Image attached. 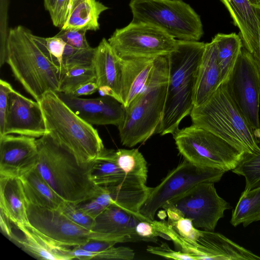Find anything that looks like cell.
<instances>
[{
	"label": "cell",
	"instance_id": "obj_25",
	"mask_svg": "<svg viewBox=\"0 0 260 260\" xmlns=\"http://www.w3.org/2000/svg\"><path fill=\"white\" fill-rule=\"evenodd\" d=\"M109 8L97 0H73L66 22L61 29L95 31L99 19Z\"/></svg>",
	"mask_w": 260,
	"mask_h": 260
},
{
	"label": "cell",
	"instance_id": "obj_41",
	"mask_svg": "<svg viewBox=\"0 0 260 260\" xmlns=\"http://www.w3.org/2000/svg\"><path fill=\"white\" fill-rule=\"evenodd\" d=\"M152 221L150 220H141L137 224L135 232L141 241L155 242L157 240V237H162V234L155 229Z\"/></svg>",
	"mask_w": 260,
	"mask_h": 260
},
{
	"label": "cell",
	"instance_id": "obj_48",
	"mask_svg": "<svg viewBox=\"0 0 260 260\" xmlns=\"http://www.w3.org/2000/svg\"><path fill=\"white\" fill-rule=\"evenodd\" d=\"M252 5L254 9L257 18L259 35L258 48L256 52L252 56L255 61L260 76V5Z\"/></svg>",
	"mask_w": 260,
	"mask_h": 260
},
{
	"label": "cell",
	"instance_id": "obj_19",
	"mask_svg": "<svg viewBox=\"0 0 260 260\" xmlns=\"http://www.w3.org/2000/svg\"><path fill=\"white\" fill-rule=\"evenodd\" d=\"M22 236L15 235L12 241L25 252L39 259L70 260L71 249L59 245L34 230L29 225L16 226Z\"/></svg>",
	"mask_w": 260,
	"mask_h": 260
},
{
	"label": "cell",
	"instance_id": "obj_38",
	"mask_svg": "<svg viewBox=\"0 0 260 260\" xmlns=\"http://www.w3.org/2000/svg\"><path fill=\"white\" fill-rule=\"evenodd\" d=\"M146 250L148 252L159 255L167 258L177 260H197L196 258L181 251H176L172 249L169 245L163 243L160 245L154 246H148Z\"/></svg>",
	"mask_w": 260,
	"mask_h": 260
},
{
	"label": "cell",
	"instance_id": "obj_15",
	"mask_svg": "<svg viewBox=\"0 0 260 260\" xmlns=\"http://www.w3.org/2000/svg\"><path fill=\"white\" fill-rule=\"evenodd\" d=\"M38 157L36 138L13 134L0 137V176L20 177L36 167Z\"/></svg>",
	"mask_w": 260,
	"mask_h": 260
},
{
	"label": "cell",
	"instance_id": "obj_33",
	"mask_svg": "<svg viewBox=\"0 0 260 260\" xmlns=\"http://www.w3.org/2000/svg\"><path fill=\"white\" fill-rule=\"evenodd\" d=\"M32 38L47 58L58 69L60 74L66 43L55 36L44 38L32 34Z\"/></svg>",
	"mask_w": 260,
	"mask_h": 260
},
{
	"label": "cell",
	"instance_id": "obj_10",
	"mask_svg": "<svg viewBox=\"0 0 260 260\" xmlns=\"http://www.w3.org/2000/svg\"><path fill=\"white\" fill-rule=\"evenodd\" d=\"M225 172L222 170L200 167L184 159L169 172L158 185L151 188L140 213L153 220L156 211L168 201L199 183L217 182Z\"/></svg>",
	"mask_w": 260,
	"mask_h": 260
},
{
	"label": "cell",
	"instance_id": "obj_14",
	"mask_svg": "<svg viewBox=\"0 0 260 260\" xmlns=\"http://www.w3.org/2000/svg\"><path fill=\"white\" fill-rule=\"evenodd\" d=\"M47 133L39 102L28 99L12 89L8 95L2 136L16 134L39 138Z\"/></svg>",
	"mask_w": 260,
	"mask_h": 260
},
{
	"label": "cell",
	"instance_id": "obj_40",
	"mask_svg": "<svg viewBox=\"0 0 260 260\" xmlns=\"http://www.w3.org/2000/svg\"><path fill=\"white\" fill-rule=\"evenodd\" d=\"M135 253L133 249L129 247L114 246L101 252L96 253L94 259H123L132 260L134 259Z\"/></svg>",
	"mask_w": 260,
	"mask_h": 260
},
{
	"label": "cell",
	"instance_id": "obj_32",
	"mask_svg": "<svg viewBox=\"0 0 260 260\" xmlns=\"http://www.w3.org/2000/svg\"><path fill=\"white\" fill-rule=\"evenodd\" d=\"M164 209L168 215L167 221L174 230L188 241L199 245L197 242L201 230L194 226L192 220L184 217L178 210L174 208L167 207Z\"/></svg>",
	"mask_w": 260,
	"mask_h": 260
},
{
	"label": "cell",
	"instance_id": "obj_28",
	"mask_svg": "<svg viewBox=\"0 0 260 260\" xmlns=\"http://www.w3.org/2000/svg\"><path fill=\"white\" fill-rule=\"evenodd\" d=\"M257 221H260V186L242 192L230 223L234 226L242 223L246 227Z\"/></svg>",
	"mask_w": 260,
	"mask_h": 260
},
{
	"label": "cell",
	"instance_id": "obj_31",
	"mask_svg": "<svg viewBox=\"0 0 260 260\" xmlns=\"http://www.w3.org/2000/svg\"><path fill=\"white\" fill-rule=\"evenodd\" d=\"M260 147V134L256 135ZM232 172L245 178V190L260 186V152L257 154L243 153L242 157Z\"/></svg>",
	"mask_w": 260,
	"mask_h": 260
},
{
	"label": "cell",
	"instance_id": "obj_24",
	"mask_svg": "<svg viewBox=\"0 0 260 260\" xmlns=\"http://www.w3.org/2000/svg\"><path fill=\"white\" fill-rule=\"evenodd\" d=\"M19 178L27 203L47 208L59 209L65 202L49 186L36 167Z\"/></svg>",
	"mask_w": 260,
	"mask_h": 260
},
{
	"label": "cell",
	"instance_id": "obj_29",
	"mask_svg": "<svg viewBox=\"0 0 260 260\" xmlns=\"http://www.w3.org/2000/svg\"><path fill=\"white\" fill-rule=\"evenodd\" d=\"M115 160L126 175L138 177L147 181V162L137 149H118L114 152Z\"/></svg>",
	"mask_w": 260,
	"mask_h": 260
},
{
	"label": "cell",
	"instance_id": "obj_34",
	"mask_svg": "<svg viewBox=\"0 0 260 260\" xmlns=\"http://www.w3.org/2000/svg\"><path fill=\"white\" fill-rule=\"evenodd\" d=\"M95 50V48L91 47L86 49L77 48L66 44L60 72L74 66H93Z\"/></svg>",
	"mask_w": 260,
	"mask_h": 260
},
{
	"label": "cell",
	"instance_id": "obj_20",
	"mask_svg": "<svg viewBox=\"0 0 260 260\" xmlns=\"http://www.w3.org/2000/svg\"><path fill=\"white\" fill-rule=\"evenodd\" d=\"M217 54V47L213 40L205 43L195 88L194 107L205 102L222 83Z\"/></svg>",
	"mask_w": 260,
	"mask_h": 260
},
{
	"label": "cell",
	"instance_id": "obj_43",
	"mask_svg": "<svg viewBox=\"0 0 260 260\" xmlns=\"http://www.w3.org/2000/svg\"><path fill=\"white\" fill-rule=\"evenodd\" d=\"M78 207L88 216L95 219L106 208L93 198L77 204Z\"/></svg>",
	"mask_w": 260,
	"mask_h": 260
},
{
	"label": "cell",
	"instance_id": "obj_11",
	"mask_svg": "<svg viewBox=\"0 0 260 260\" xmlns=\"http://www.w3.org/2000/svg\"><path fill=\"white\" fill-rule=\"evenodd\" d=\"M178 210L185 217L190 219L194 226L214 231L218 221L224 216L225 210L231 207L220 197L214 183H199L181 194L166 202L162 207Z\"/></svg>",
	"mask_w": 260,
	"mask_h": 260
},
{
	"label": "cell",
	"instance_id": "obj_26",
	"mask_svg": "<svg viewBox=\"0 0 260 260\" xmlns=\"http://www.w3.org/2000/svg\"><path fill=\"white\" fill-rule=\"evenodd\" d=\"M212 40L217 47L218 62L223 83L229 79L233 72L243 46V42L239 35L235 32L218 33Z\"/></svg>",
	"mask_w": 260,
	"mask_h": 260
},
{
	"label": "cell",
	"instance_id": "obj_30",
	"mask_svg": "<svg viewBox=\"0 0 260 260\" xmlns=\"http://www.w3.org/2000/svg\"><path fill=\"white\" fill-rule=\"evenodd\" d=\"M92 81H96L93 66L72 67L60 72L57 92L71 94L81 85Z\"/></svg>",
	"mask_w": 260,
	"mask_h": 260
},
{
	"label": "cell",
	"instance_id": "obj_16",
	"mask_svg": "<svg viewBox=\"0 0 260 260\" xmlns=\"http://www.w3.org/2000/svg\"><path fill=\"white\" fill-rule=\"evenodd\" d=\"M56 92L77 115L91 125L112 124L118 127L124 120L125 107L112 97L83 99L71 94Z\"/></svg>",
	"mask_w": 260,
	"mask_h": 260
},
{
	"label": "cell",
	"instance_id": "obj_17",
	"mask_svg": "<svg viewBox=\"0 0 260 260\" xmlns=\"http://www.w3.org/2000/svg\"><path fill=\"white\" fill-rule=\"evenodd\" d=\"M141 220L150 219L112 205L95 218L91 231L106 234L117 243L141 241L136 233L135 227Z\"/></svg>",
	"mask_w": 260,
	"mask_h": 260
},
{
	"label": "cell",
	"instance_id": "obj_5",
	"mask_svg": "<svg viewBox=\"0 0 260 260\" xmlns=\"http://www.w3.org/2000/svg\"><path fill=\"white\" fill-rule=\"evenodd\" d=\"M168 80L165 56L155 59L151 77L142 91L125 108L123 121L118 126L122 145L132 147L156 133L162 117Z\"/></svg>",
	"mask_w": 260,
	"mask_h": 260
},
{
	"label": "cell",
	"instance_id": "obj_8",
	"mask_svg": "<svg viewBox=\"0 0 260 260\" xmlns=\"http://www.w3.org/2000/svg\"><path fill=\"white\" fill-rule=\"evenodd\" d=\"M173 135L184 159L200 167L232 171L243 154L221 138L194 124L179 129Z\"/></svg>",
	"mask_w": 260,
	"mask_h": 260
},
{
	"label": "cell",
	"instance_id": "obj_7",
	"mask_svg": "<svg viewBox=\"0 0 260 260\" xmlns=\"http://www.w3.org/2000/svg\"><path fill=\"white\" fill-rule=\"evenodd\" d=\"M132 21L155 25L177 40L199 41L204 34L200 16L182 0H131Z\"/></svg>",
	"mask_w": 260,
	"mask_h": 260
},
{
	"label": "cell",
	"instance_id": "obj_36",
	"mask_svg": "<svg viewBox=\"0 0 260 260\" xmlns=\"http://www.w3.org/2000/svg\"><path fill=\"white\" fill-rule=\"evenodd\" d=\"M0 67L6 63L7 41L9 29L8 27L9 0H1Z\"/></svg>",
	"mask_w": 260,
	"mask_h": 260
},
{
	"label": "cell",
	"instance_id": "obj_12",
	"mask_svg": "<svg viewBox=\"0 0 260 260\" xmlns=\"http://www.w3.org/2000/svg\"><path fill=\"white\" fill-rule=\"evenodd\" d=\"M229 92L249 125L260 131V76L255 61L243 46L229 79Z\"/></svg>",
	"mask_w": 260,
	"mask_h": 260
},
{
	"label": "cell",
	"instance_id": "obj_37",
	"mask_svg": "<svg viewBox=\"0 0 260 260\" xmlns=\"http://www.w3.org/2000/svg\"><path fill=\"white\" fill-rule=\"evenodd\" d=\"M86 32L83 30L61 29L55 36L73 47L86 49L90 47L86 38Z\"/></svg>",
	"mask_w": 260,
	"mask_h": 260
},
{
	"label": "cell",
	"instance_id": "obj_6",
	"mask_svg": "<svg viewBox=\"0 0 260 260\" xmlns=\"http://www.w3.org/2000/svg\"><path fill=\"white\" fill-rule=\"evenodd\" d=\"M39 103L48 133L79 164L90 163L105 149L98 131L77 115L56 92H47Z\"/></svg>",
	"mask_w": 260,
	"mask_h": 260
},
{
	"label": "cell",
	"instance_id": "obj_39",
	"mask_svg": "<svg viewBox=\"0 0 260 260\" xmlns=\"http://www.w3.org/2000/svg\"><path fill=\"white\" fill-rule=\"evenodd\" d=\"M73 0H56L49 13L53 24L60 29L68 18Z\"/></svg>",
	"mask_w": 260,
	"mask_h": 260
},
{
	"label": "cell",
	"instance_id": "obj_23",
	"mask_svg": "<svg viewBox=\"0 0 260 260\" xmlns=\"http://www.w3.org/2000/svg\"><path fill=\"white\" fill-rule=\"evenodd\" d=\"M26 204L20 178L0 176V211L15 226L29 225Z\"/></svg>",
	"mask_w": 260,
	"mask_h": 260
},
{
	"label": "cell",
	"instance_id": "obj_3",
	"mask_svg": "<svg viewBox=\"0 0 260 260\" xmlns=\"http://www.w3.org/2000/svg\"><path fill=\"white\" fill-rule=\"evenodd\" d=\"M32 34L20 25L9 29L6 63L16 80L39 102L47 92L59 91V71L39 47Z\"/></svg>",
	"mask_w": 260,
	"mask_h": 260
},
{
	"label": "cell",
	"instance_id": "obj_21",
	"mask_svg": "<svg viewBox=\"0 0 260 260\" xmlns=\"http://www.w3.org/2000/svg\"><path fill=\"white\" fill-rule=\"evenodd\" d=\"M228 10L234 24L239 30L243 46L254 55L259 45L257 20L248 0H220Z\"/></svg>",
	"mask_w": 260,
	"mask_h": 260
},
{
	"label": "cell",
	"instance_id": "obj_1",
	"mask_svg": "<svg viewBox=\"0 0 260 260\" xmlns=\"http://www.w3.org/2000/svg\"><path fill=\"white\" fill-rule=\"evenodd\" d=\"M205 43L178 40L167 56L168 80L164 111L156 133L174 135L194 107L195 88Z\"/></svg>",
	"mask_w": 260,
	"mask_h": 260
},
{
	"label": "cell",
	"instance_id": "obj_2",
	"mask_svg": "<svg viewBox=\"0 0 260 260\" xmlns=\"http://www.w3.org/2000/svg\"><path fill=\"white\" fill-rule=\"evenodd\" d=\"M36 168L53 190L64 201L78 204L95 197L102 187L90 177V162L80 164L74 155L48 133L37 139Z\"/></svg>",
	"mask_w": 260,
	"mask_h": 260
},
{
	"label": "cell",
	"instance_id": "obj_46",
	"mask_svg": "<svg viewBox=\"0 0 260 260\" xmlns=\"http://www.w3.org/2000/svg\"><path fill=\"white\" fill-rule=\"evenodd\" d=\"M74 248L71 249V253L73 259H78L81 260H89L94 259L96 253L84 250L78 246H74Z\"/></svg>",
	"mask_w": 260,
	"mask_h": 260
},
{
	"label": "cell",
	"instance_id": "obj_49",
	"mask_svg": "<svg viewBox=\"0 0 260 260\" xmlns=\"http://www.w3.org/2000/svg\"><path fill=\"white\" fill-rule=\"evenodd\" d=\"M56 0H44L45 9L50 13L52 10Z\"/></svg>",
	"mask_w": 260,
	"mask_h": 260
},
{
	"label": "cell",
	"instance_id": "obj_9",
	"mask_svg": "<svg viewBox=\"0 0 260 260\" xmlns=\"http://www.w3.org/2000/svg\"><path fill=\"white\" fill-rule=\"evenodd\" d=\"M108 41L123 59L167 56L178 45V40L158 27L132 21L126 26L116 29Z\"/></svg>",
	"mask_w": 260,
	"mask_h": 260
},
{
	"label": "cell",
	"instance_id": "obj_50",
	"mask_svg": "<svg viewBox=\"0 0 260 260\" xmlns=\"http://www.w3.org/2000/svg\"><path fill=\"white\" fill-rule=\"evenodd\" d=\"M250 3L253 5H260V0H248Z\"/></svg>",
	"mask_w": 260,
	"mask_h": 260
},
{
	"label": "cell",
	"instance_id": "obj_27",
	"mask_svg": "<svg viewBox=\"0 0 260 260\" xmlns=\"http://www.w3.org/2000/svg\"><path fill=\"white\" fill-rule=\"evenodd\" d=\"M113 150L105 148L102 153L90 162V177L99 186L114 183L126 175L117 164Z\"/></svg>",
	"mask_w": 260,
	"mask_h": 260
},
{
	"label": "cell",
	"instance_id": "obj_4",
	"mask_svg": "<svg viewBox=\"0 0 260 260\" xmlns=\"http://www.w3.org/2000/svg\"><path fill=\"white\" fill-rule=\"evenodd\" d=\"M190 116L192 124L221 138L240 152H260L255 131L231 96L225 82L203 104L194 107Z\"/></svg>",
	"mask_w": 260,
	"mask_h": 260
},
{
	"label": "cell",
	"instance_id": "obj_35",
	"mask_svg": "<svg viewBox=\"0 0 260 260\" xmlns=\"http://www.w3.org/2000/svg\"><path fill=\"white\" fill-rule=\"evenodd\" d=\"M59 209L72 221L91 231L95 219L80 210L76 204L65 201Z\"/></svg>",
	"mask_w": 260,
	"mask_h": 260
},
{
	"label": "cell",
	"instance_id": "obj_44",
	"mask_svg": "<svg viewBox=\"0 0 260 260\" xmlns=\"http://www.w3.org/2000/svg\"><path fill=\"white\" fill-rule=\"evenodd\" d=\"M116 244V242L113 241L91 239L78 246L84 250L98 253L114 246Z\"/></svg>",
	"mask_w": 260,
	"mask_h": 260
},
{
	"label": "cell",
	"instance_id": "obj_13",
	"mask_svg": "<svg viewBox=\"0 0 260 260\" xmlns=\"http://www.w3.org/2000/svg\"><path fill=\"white\" fill-rule=\"evenodd\" d=\"M26 212L29 225L59 245L74 247L91 239V231L72 221L60 209L27 203Z\"/></svg>",
	"mask_w": 260,
	"mask_h": 260
},
{
	"label": "cell",
	"instance_id": "obj_22",
	"mask_svg": "<svg viewBox=\"0 0 260 260\" xmlns=\"http://www.w3.org/2000/svg\"><path fill=\"white\" fill-rule=\"evenodd\" d=\"M155 59H123L121 98L125 108L144 88L154 69Z\"/></svg>",
	"mask_w": 260,
	"mask_h": 260
},
{
	"label": "cell",
	"instance_id": "obj_47",
	"mask_svg": "<svg viewBox=\"0 0 260 260\" xmlns=\"http://www.w3.org/2000/svg\"><path fill=\"white\" fill-rule=\"evenodd\" d=\"M0 225L2 232L10 240H12L15 234L12 231L10 220L0 211Z\"/></svg>",
	"mask_w": 260,
	"mask_h": 260
},
{
	"label": "cell",
	"instance_id": "obj_42",
	"mask_svg": "<svg viewBox=\"0 0 260 260\" xmlns=\"http://www.w3.org/2000/svg\"><path fill=\"white\" fill-rule=\"evenodd\" d=\"M13 89L9 83L0 80V136L3 134L9 93Z\"/></svg>",
	"mask_w": 260,
	"mask_h": 260
},
{
	"label": "cell",
	"instance_id": "obj_45",
	"mask_svg": "<svg viewBox=\"0 0 260 260\" xmlns=\"http://www.w3.org/2000/svg\"><path fill=\"white\" fill-rule=\"evenodd\" d=\"M99 88L96 81H92L86 83L76 89L71 94L79 97L81 95H87L91 94L96 92Z\"/></svg>",
	"mask_w": 260,
	"mask_h": 260
},
{
	"label": "cell",
	"instance_id": "obj_18",
	"mask_svg": "<svg viewBox=\"0 0 260 260\" xmlns=\"http://www.w3.org/2000/svg\"><path fill=\"white\" fill-rule=\"evenodd\" d=\"M93 66L99 87H110L117 100L121 103L123 59L117 55L105 38L95 47Z\"/></svg>",
	"mask_w": 260,
	"mask_h": 260
}]
</instances>
